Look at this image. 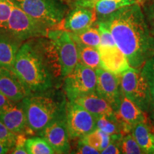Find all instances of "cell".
<instances>
[{
	"label": "cell",
	"instance_id": "obj_36",
	"mask_svg": "<svg viewBox=\"0 0 154 154\" xmlns=\"http://www.w3.org/2000/svg\"><path fill=\"white\" fill-rule=\"evenodd\" d=\"M11 101H9L5 96L0 93V109H2L4 106H5L6 105H7Z\"/></svg>",
	"mask_w": 154,
	"mask_h": 154
},
{
	"label": "cell",
	"instance_id": "obj_29",
	"mask_svg": "<svg viewBox=\"0 0 154 154\" xmlns=\"http://www.w3.org/2000/svg\"><path fill=\"white\" fill-rule=\"evenodd\" d=\"M140 6L150 31L154 36V0H144Z\"/></svg>",
	"mask_w": 154,
	"mask_h": 154
},
{
	"label": "cell",
	"instance_id": "obj_15",
	"mask_svg": "<svg viewBox=\"0 0 154 154\" xmlns=\"http://www.w3.org/2000/svg\"><path fill=\"white\" fill-rule=\"evenodd\" d=\"M0 120L15 134H26V117L22 101H11L0 109Z\"/></svg>",
	"mask_w": 154,
	"mask_h": 154
},
{
	"label": "cell",
	"instance_id": "obj_30",
	"mask_svg": "<svg viewBox=\"0 0 154 154\" xmlns=\"http://www.w3.org/2000/svg\"><path fill=\"white\" fill-rule=\"evenodd\" d=\"M96 24H97L98 29H99L100 37H101V43H100L99 46L111 47V46L116 45L114 38L113 37L112 34L111 33L109 29L103 23L99 22V21H97Z\"/></svg>",
	"mask_w": 154,
	"mask_h": 154
},
{
	"label": "cell",
	"instance_id": "obj_10",
	"mask_svg": "<svg viewBox=\"0 0 154 154\" xmlns=\"http://www.w3.org/2000/svg\"><path fill=\"white\" fill-rule=\"evenodd\" d=\"M96 91L109 102L116 112L119 109L122 96L119 76L102 68L96 69Z\"/></svg>",
	"mask_w": 154,
	"mask_h": 154
},
{
	"label": "cell",
	"instance_id": "obj_18",
	"mask_svg": "<svg viewBox=\"0 0 154 154\" xmlns=\"http://www.w3.org/2000/svg\"><path fill=\"white\" fill-rule=\"evenodd\" d=\"M20 46L21 42L0 33V65L13 69Z\"/></svg>",
	"mask_w": 154,
	"mask_h": 154
},
{
	"label": "cell",
	"instance_id": "obj_14",
	"mask_svg": "<svg viewBox=\"0 0 154 154\" xmlns=\"http://www.w3.org/2000/svg\"><path fill=\"white\" fill-rule=\"evenodd\" d=\"M96 21L97 16L94 8L76 6L65 16L63 28L72 33H78L91 27Z\"/></svg>",
	"mask_w": 154,
	"mask_h": 154
},
{
	"label": "cell",
	"instance_id": "obj_2",
	"mask_svg": "<svg viewBox=\"0 0 154 154\" xmlns=\"http://www.w3.org/2000/svg\"><path fill=\"white\" fill-rule=\"evenodd\" d=\"M13 69L31 93L57 88L61 78L47 37L28 40L17 51Z\"/></svg>",
	"mask_w": 154,
	"mask_h": 154
},
{
	"label": "cell",
	"instance_id": "obj_5",
	"mask_svg": "<svg viewBox=\"0 0 154 154\" xmlns=\"http://www.w3.org/2000/svg\"><path fill=\"white\" fill-rule=\"evenodd\" d=\"M47 37L49 39L61 77L64 79L79 62L76 44L70 32L61 28L50 29Z\"/></svg>",
	"mask_w": 154,
	"mask_h": 154
},
{
	"label": "cell",
	"instance_id": "obj_37",
	"mask_svg": "<svg viewBox=\"0 0 154 154\" xmlns=\"http://www.w3.org/2000/svg\"><path fill=\"white\" fill-rule=\"evenodd\" d=\"M153 135H154V130H153Z\"/></svg>",
	"mask_w": 154,
	"mask_h": 154
},
{
	"label": "cell",
	"instance_id": "obj_27",
	"mask_svg": "<svg viewBox=\"0 0 154 154\" xmlns=\"http://www.w3.org/2000/svg\"><path fill=\"white\" fill-rule=\"evenodd\" d=\"M140 70L149 86L153 99V106H154V56L143 63Z\"/></svg>",
	"mask_w": 154,
	"mask_h": 154
},
{
	"label": "cell",
	"instance_id": "obj_26",
	"mask_svg": "<svg viewBox=\"0 0 154 154\" xmlns=\"http://www.w3.org/2000/svg\"><path fill=\"white\" fill-rule=\"evenodd\" d=\"M120 149L121 153L140 154L144 153L143 150L138 145L136 140L130 133L123 135L120 141Z\"/></svg>",
	"mask_w": 154,
	"mask_h": 154
},
{
	"label": "cell",
	"instance_id": "obj_35",
	"mask_svg": "<svg viewBox=\"0 0 154 154\" xmlns=\"http://www.w3.org/2000/svg\"><path fill=\"white\" fill-rule=\"evenodd\" d=\"M11 150V148L7 144L0 142V154L8 153L9 151Z\"/></svg>",
	"mask_w": 154,
	"mask_h": 154
},
{
	"label": "cell",
	"instance_id": "obj_16",
	"mask_svg": "<svg viewBox=\"0 0 154 154\" xmlns=\"http://www.w3.org/2000/svg\"><path fill=\"white\" fill-rule=\"evenodd\" d=\"M101 68L116 75H120L130 67L126 56L116 45L111 47L99 46Z\"/></svg>",
	"mask_w": 154,
	"mask_h": 154
},
{
	"label": "cell",
	"instance_id": "obj_4",
	"mask_svg": "<svg viewBox=\"0 0 154 154\" xmlns=\"http://www.w3.org/2000/svg\"><path fill=\"white\" fill-rule=\"evenodd\" d=\"M25 13L49 29L59 28L68 13L63 0H12Z\"/></svg>",
	"mask_w": 154,
	"mask_h": 154
},
{
	"label": "cell",
	"instance_id": "obj_20",
	"mask_svg": "<svg viewBox=\"0 0 154 154\" xmlns=\"http://www.w3.org/2000/svg\"><path fill=\"white\" fill-rule=\"evenodd\" d=\"M141 2L142 0H97L94 2L93 8L99 21L122 7L137 3L140 5Z\"/></svg>",
	"mask_w": 154,
	"mask_h": 154
},
{
	"label": "cell",
	"instance_id": "obj_33",
	"mask_svg": "<svg viewBox=\"0 0 154 154\" xmlns=\"http://www.w3.org/2000/svg\"><path fill=\"white\" fill-rule=\"evenodd\" d=\"M74 153L84 154H99L100 153V151L79 140L78 143H77L76 151Z\"/></svg>",
	"mask_w": 154,
	"mask_h": 154
},
{
	"label": "cell",
	"instance_id": "obj_3",
	"mask_svg": "<svg viewBox=\"0 0 154 154\" xmlns=\"http://www.w3.org/2000/svg\"><path fill=\"white\" fill-rule=\"evenodd\" d=\"M28 132L38 134L46 126L66 116V97L57 88L31 93L22 101Z\"/></svg>",
	"mask_w": 154,
	"mask_h": 154
},
{
	"label": "cell",
	"instance_id": "obj_23",
	"mask_svg": "<svg viewBox=\"0 0 154 154\" xmlns=\"http://www.w3.org/2000/svg\"><path fill=\"white\" fill-rule=\"evenodd\" d=\"M79 140L97 149L101 153V151L110 143L111 137L109 134L96 128L93 132L80 138Z\"/></svg>",
	"mask_w": 154,
	"mask_h": 154
},
{
	"label": "cell",
	"instance_id": "obj_21",
	"mask_svg": "<svg viewBox=\"0 0 154 154\" xmlns=\"http://www.w3.org/2000/svg\"><path fill=\"white\" fill-rule=\"evenodd\" d=\"M76 44L79 62L94 70L101 68V56L98 48L88 47L77 43Z\"/></svg>",
	"mask_w": 154,
	"mask_h": 154
},
{
	"label": "cell",
	"instance_id": "obj_24",
	"mask_svg": "<svg viewBox=\"0 0 154 154\" xmlns=\"http://www.w3.org/2000/svg\"><path fill=\"white\" fill-rule=\"evenodd\" d=\"M27 153L29 154H54L56 153L49 143L42 136L27 138L25 142Z\"/></svg>",
	"mask_w": 154,
	"mask_h": 154
},
{
	"label": "cell",
	"instance_id": "obj_19",
	"mask_svg": "<svg viewBox=\"0 0 154 154\" xmlns=\"http://www.w3.org/2000/svg\"><path fill=\"white\" fill-rule=\"evenodd\" d=\"M131 134L144 153L154 154V135L146 122H140L135 126Z\"/></svg>",
	"mask_w": 154,
	"mask_h": 154
},
{
	"label": "cell",
	"instance_id": "obj_13",
	"mask_svg": "<svg viewBox=\"0 0 154 154\" xmlns=\"http://www.w3.org/2000/svg\"><path fill=\"white\" fill-rule=\"evenodd\" d=\"M123 135L131 132L133 128L140 122H146L145 113L134 102L122 93L119 109L115 112Z\"/></svg>",
	"mask_w": 154,
	"mask_h": 154
},
{
	"label": "cell",
	"instance_id": "obj_12",
	"mask_svg": "<svg viewBox=\"0 0 154 154\" xmlns=\"http://www.w3.org/2000/svg\"><path fill=\"white\" fill-rule=\"evenodd\" d=\"M0 93L9 101L18 102L30 94L13 69L0 65Z\"/></svg>",
	"mask_w": 154,
	"mask_h": 154
},
{
	"label": "cell",
	"instance_id": "obj_11",
	"mask_svg": "<svg viewBox=\"0 0 154 154\" xmlns=\"http://www.w3.org/2000/svg\"><path fill=\"white\" fill-rule=\"evenodd\" d=\"M37 134L47 140L56 153H71L70 136L67 129L66 116L53 121Z\"/></svg>",
	"mask_w": 154,
	"mask_h": 154
},
{
	"label": "cell",
	"instance_id": "obj_6",
	"mask_svg": "<svg viewBox=\"0 0 154 154\" xmlns=\"http://www.w3.org/2000/svg\"><path fill=\"white\" fill-rule=\"evenodd\" d=\"M49 29L45 25L25 13L13 2L12 10L8 22L2 33L22 43L34 38L47 37Z\"/></svg>",
	"mask_w": 154,
	"mask_h": 154
},
{
	"label": "cell",
	"instance_id": "obj_32",
	"mask_svg": "<svg viewBox=\"0 0 154 154\" xmlns=\"http://www.w3.org/2000/svg\"><path fill=\"white\" fill-rule=\"evenodd\" d=\"M25 134H17L16 143L12 149H11V153L13 154H26V148H25V142H26V138L25 137Z\"/></svg>",
	"mask_w": 154,
	"mask_h": 154
},
{
	"label": "cell",
	"instance_id": "obj_31",
	"mask_svg": "<svg viewBox=\"0 0 154 154\" xmlns=\"http://www.w3.org/2000/svg\"><path fill=\"white\" fill-rule=\"evenodd\" d=\"M16 138L17 134L11 132L0 120V142L7 144L12 149L16 143Z\"/></svg>",
	"mask_w": 154,
	"mask_h": 154
},
{
	"label": "cell",
	"instance_id": "obj_7",
	"mask_svg": "<svg viewBox=\"0 0 154 154\" xmlns=\"http://www.w3.org/2000/svg\"><path fill=\"white\" fill-rule=\"evenodd\" d=\"M122 93L139 107L143 112H148L153 106L151 93L140 68H129L120 76Z\"/></svg>",
	"mask_w": 154,
	"mask_h": 154
},
{
	"label": "cell",
	"instance_id": "obj_1",
	"mask_svg": "<svg viewBox=\"0 0 154 154\" xmlns=\"http://www.w3.org/2000/svg\"><path fill=\"white\" fill-rule=\"evenodd\" d=\"M99 21L112 34L116 44L126 56L130 66L141 68L154 56V36L140 4L122 7Z\"/></svg>",
	"mask_w": 154,
	"mask_h": 154
},
{
	"label": "cell",
	"instance_id": "obj_25",
	"mask_svg": "<svg viewBox=\"0 0 154 154\" xmlns=\"http://www.w3.org/2000/svg\"><path fill=\"white\" fill-rule=\"evenodd\" d=\"M96 128L110 136L119 134H123L115 113L111 116H103L96 119Z\"/></svg>",
	"mask_w": 154,
	"mask_h": 154
},
{
	"label": "cell",
	"instance_id": "obj_22",
	"mask_svg": "<svg viewBox=\"0 0 154 154\" xmlns=\"http://www.w3.org/2000/svg\"><path fill=\"white\" fill-rule=\"evenodd\" d=\"M71 36L77 44L98 48L101 43V37L98 26H93L86 29L78 33H72Z\"/></svg>",
	"mask_w": 154,
	"mask_h": 154
},
{
	"label": "cell",
	"instance_id": "obj_8",
	"mask_svg": "<svg viewBox=\"0 0 154 154\" xmlns=\"http://www.w3.org/2000/svg\"><path fill=\"white\" fill-rule=\"evenodd\" d=\"M96 70L78 62L74 70L64 77L63 91L69 101L96 91Z\"/></svg>",
	"mask_w": 154,
	"mask_h": 154
},
{
	"label": "cell",
	"instance_id": "obj_17",
	"mask_svg": "<svg viewBox=\"0 0 154 154\" xmlns=\"http://www.w3.org/2000/svg\"><path fill=\"white\" fill-rule=\"evenodd\" d=\"M74 101L84 107L96 119L103 116H111L115 113L109 102L96 91L80 96Z\"/></svg>",
	"mask_w": 154,
	"mask_h": 154
},
{
	"label": "cell",
	"instance_id": "obj_28",
	"mask_svg": "<svg viewBox=\"0 0 154 154\" xmlns=\"http://www.w3.org/2000/svg\"><path fill=\"white\" fill-rule=\"evenodd\" d=\"M11 0H0V33L5 30L12 10Z\"/></svg>",
	"mask_w": 154,
	"mask_h": 154
},
{
	"label": "cell",
	"instance_id": "obj_9",
	"mask_svg": "<svg viewBox=\"0 0 154 154\" xmlns=\"http://www.w3.org/2000/svg\"><path fill=\"white\" fill-rule=\"evenodd\" d=\"M66 121L70 138H82L96 129V119L76 101H67Z\"/></svg>",
	"mask_w": 154,
	"mask_h": 154
},
{
	"label": "cell",
	"instance_id": "obj_34",
	"mask_svg": "<svg viewBox=\"0 0 154 154\" xmlns=\"http://www.w3.org/2000/svg\"><path fill=\"white\" fill-rule=\"evenodd\" d=\"M97 0H76L75 1V5L78 7H91L93 8L94 4ZM144 0H142V2ZM141 2V3H142Z\"/></svg>",
	"mask_w": 154,
	"mask_h": 154
}]
</instances>
